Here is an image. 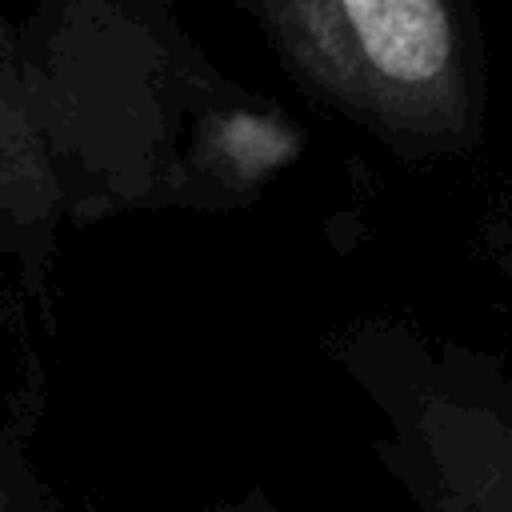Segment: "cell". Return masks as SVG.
Wrapping results in <instances>:
<instances>
[{"label":"cell","instance_id":"cell-1","mask_svg":"<svg viewBox=\"0 0 512 512\" xmlns=\"http://www.w3.org/2000/svg\"><path fill=\"white\" fill-rule=\"evenodd\" d=\"M284 72L396 148H448L472 128L464 32L444 0H248Z\"/></svg>","mask_w":512,"mask_h":512},{"label":"cell","instance_id":"cell-2","mask_svg":"<svg viewBox=\"0 0 512 512\" xmlns=\"http://www.w3.org/2000/svg\"><path fill=\"white\" fill-rule=\"evenodd\" d=\"M68 204L72 196L52 156L28 68L0 20V256H16L28 284L52 260V232Z\"/></svg>","mask_w":512,"mask_h":512},{"label":"cell","instance_id":"cell-3","mask_svg":"<svg viewBox=\"0 0 512 512\" xmlns=\"http://www.w3.org/2000/svg\"><path fill=\"white\" fill-rule=\"evenodd\" d=\"M0 512H64L60 492L40 472L20 424L0 408Z\"/></svg>","mask_w":512,"mask_h":512},{"label":"cell","instance_id":"cell-4","mask_svg":"<svg viewBox=\"0 0 512 512\" xmlns=\"http://www.w3.org/2000/svg\"><path fill=\"white\" fill-rule=\"evenodd\" d=\"M216 512H276L264 496H248V500H240V504H228V508H216Z\"/></svg>","mask_w":512,"mask_h":512},{"label":"cell","instance_id":"cell-5","mask_svg":"<svg viewBox=\"0 0 512 512\" xmlns=\"http://www.w3.org/2000/svg\"><path fill=\"white\" fill-rule=\"evenodd\" d=\"M496 508H500V512H512V480L500 484V492H496Z\"/></svg>","mask_w":512,"mask_h":512}]
</instances>
